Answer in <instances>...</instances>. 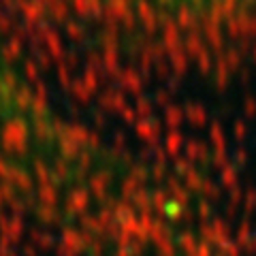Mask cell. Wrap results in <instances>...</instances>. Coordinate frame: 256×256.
I'll list each match as a JSON object with an SVG mask.
<instances>
[{
    "label": "cell",
    "instance_id": "1",
    "mask_svg": "<svg viewBox=\"0 0 256 256\" xmlns=\"http://www.w3.org/2000/svg\"><path fill=\"white\" fill-rule=\"evenodd\" d=\"M137 6L166 18H228L256 9V0H132Z\"/></svg>",
    "mask_w": 256,
    "mask_h": 256
}]
</instances>
